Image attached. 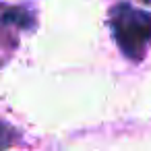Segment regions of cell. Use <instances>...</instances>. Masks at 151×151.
Returning a JSON list of instances; mask_svg holds the SVG:
<instances>
[{"mask_svg":"<svg viewBox=\"0 0 151 151\" xmlns=\"http://www.w3.org/2000/svg\"><path fill=\"white\" fill-rule=\"evenodd\" d=\"M114 33L124 54L137 58L141 56L145 44L151 40V17L122 4L114 17Z\"/></svg>","mask_w":151,"mask_h":151,"instance_id":"6da1fadb","label":"cell"},{"mask_svg":"<svg viewBox=\"0 0 151 151\" xmlns=\"http://www.w3.org/2000/svg\"><path fill=\"white\" fill-rule=\"evenodd\" d=\"M2 21L4 23H13V25H19V27H29V15L21 9H11L2 15Z\"/></svg>","mask_w":151,"mask_h":151,"instance_id":"7a4b0ae2","label":"cell"}]
</instances>
